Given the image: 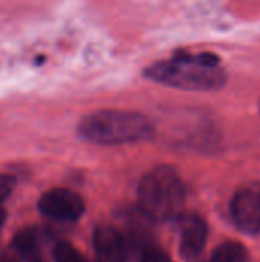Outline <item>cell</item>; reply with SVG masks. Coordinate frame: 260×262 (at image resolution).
<instances>
[{"label": "cell", "mask_w": 260, "mask_h": 262, "mask_svg": "<svg viewBox=\"0 0 260 262\" xmlns=\"http://www.w3.org/2000/svg\"><path fill=\"white\" fill-rule=\"evenodd\" d=\"M146 75L153 81L187 91H215L227 80L219 58L208 52L178 54L172 60L153 63Z\"/></svg>", "instance_id": "6da1fadb"}, {"label": "cell", "mask_w": 260, "mask_h": 262, "mask_svg": "<svg viewBox=\"0 0 260 262\" xmlns=\"http://www.w3.org/2000/svg\"><path fill=\"white\" fill-rule=\"evenodd\" d=\"M152 121L138 112L98 111L80 121L78 134L86 141L101 146H115L139 141L150 137Z\"/></svg>", "instance_id": "7a4b0ae2"}, {"label": "cell", "mask_w": 260, "mask_h": 262, "mask_svg": "<svg viewBox=\"0 0 260 262\" xmlns=\"http://www.w3.org/2000/svg\"><path fill=\"white\" fill-rule=\"evenodd\" d=\"M139 209L153 221H172L182 216L185 189L178 172L169 166L150 170L138 189Z\"/></svg>", "instance_id": "3957f363"}, {"label": "cell", "mask_w": 260, "mask_h": 262, "mask_svg": "<svg viewBox=\"0 0 260 262\" xmlns=\"http://www.w3.org/2000/svg\"><path fill=\"white\" fill-rule=\"evenodd\" d=\"M38 209L51 220L74 223L84 213V201L78 193L69 189H52L41 195Z\"/></svg>", "instance_id": "277c9868"}, {"label": "cell", "mask_w": 260, "mask_h": 262, "mask_svg": "<svg viewBox=\"0 0 260 262\" xmlns=\"http://www.w3.org/2000/svg\"><path fill=\"white\" fill-rule=\"evenodd\" d=\"M231 215L241 230L260 235V184L244 186L234 193Z\"/></svg>", "instance_id": "5b68a950"}, {"label": "cell", "mask_w": 260, "mask_h": 262, "mask_svg": "<svg viewBox=\"0 0 260 262\" xmlns=\"http://www.w3.org/2000/svg\"><path fill=\"white\" fill-rule=\"evenodd\" d=\"M208 238L207 223L199 215H185L181 221V241H179V253L182 259L193 261L198 258Z\"/></svg>", "instance_id": "8992f818"}, {"label": "cell", "mask_w": 260, "mask_h": 262, "mask_svg": "<svg viewBox=\"0 0 260 262\" xmlns=\"http://www.w3.org/2000/svg\"><path fill=\"white\" fill-rule=\"evenodd\" d=\"M97 262H124L126 244L121 233L112 226H100L93 233Z\"/></svg>", "instance_id": "52a82bcc"}, {"label": "cell", "mask_w": 260, "mask_h": 262, "mask_svg": "<svg viewBox=\"0 0 260 262\" xmlns=\"http://www.w3.org/2000/svg\"><path fill=\"white\" fill-rule=\"evenodd\" d=\"M208 262H247V250L241 243L227 241L218 246Z\"/></svg>", "instance_id": "ba28073f"}, {"label": "cell", "mask_w": 260, "mask_h": 262, "mask_svg": "<svg viewBox=\"0 0 260 262\" xmlns=\"http://www.w3.org/2000/svg\"><path fill=\"white\" fill-rule=\"evenodd\" d=\"M11 250H14L20 258H31L37 250V233L32 229L18 232L12 241Z\"/></svg>", "instance_id": "9c48e42d"}, {"label": "cell", "mask_w": 260, "mask_h": 262, "mask_svg": "<svg viewBox=\"0 0 260 262\" xmlns=\"http://www.w3.org/2000/svg\"><path fill=\"white\" fill-rule=\"evenodd\" d=\"M54 259L55 262H86L84 256L66 241H61L54 247Z\"/></svg>", "instance_id": "30bf717a"}, {"label": "cell", "mask_w": 260, "mask_h": 262, "mask_svg": "<svg viewBox=\"0 0 260 262\" xmlns=\"http://www.w3.org/2000/svg\"><path fill=\"white\" fill-rule=\"evenodd\" d=\"M15 187V178L8 173H0V204L12 193Z\"/></svg>", "instance_id": "8fae6325"}, {"label": "cell", "mask_w": 260, "mask_h": 262, "mask_svg": "<svg viewBox=\"0 0 260 262\" xmlns=\"http://www.w3.org/2000/svg\"><path fill=\"white\" fill-rule=\"evenodd\" d=\"M141 262H172L170 256L159 249H149L144 252Z\"/></svg>", "instance_id": "7c38bea8"}, {"label": "cell", "mask_w": 260, "mask_h": 262, "mask_svg": "<svg viewBox=\"0 0 260 262\" xmlns=\"http://www.w3.org/2000/svg\"><path fill=\"white\" fill-rule=\"evenodd\" d=\"M18 259H20V256H18L14 250L6 252V253H3V255L0 256V262H18Z\"/></svg>", "instance_id": "4fadbf2b"}, {"label": "cell", "mask_w": 260, "mask_h": 262, "mask_svg": "<svg viewBox=\"0 0 260 262\" xmlns=\"http://www.w3.org/2000/svg\"><path fill=\"white\" fill-rule=\"evenodd\" d=\"M5 216H6V215H5V210L0 207V227H2V226H3V223H5Z\"/></svg>", "instance_id": "5bb4252c"}, {"label": "cell", "mask_w": 260, "mask_h": 262, "mask_svg": "<svg viewBox=\"0 0 260 262\" xmlns=\"http://www.w3.org/2000/svg\"><path fill=\"white\" fill-rule=\"evenodd\" d=\"M32 262H41V261H40V259H34V261H32Z\"/></svg>", "instance_id": "9a60e30c"}]
</instances>
